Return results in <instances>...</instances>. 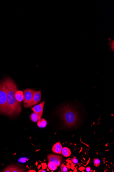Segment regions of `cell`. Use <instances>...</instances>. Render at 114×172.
I'll use <instances>...</instances> for the list:
<instances>
[{
    "mask_svg": "<svg viewBox=\"0 0 114 172\" xmlns=\"http://www.w3.org/2000/svg\"><path fill=\"white\" fill-rule=\"evenodd\" d=\"M7 93V103L8 110V116H13L21 112V103L16 99L15 94L18 90L16 84L11 78L5 80Z\"/></svg>",
    "mask_w": 114,
    "mask_h": 172,
    "instance_id": "obj_1",
    "label": "cell"
},
{
    "mask_svg": "<svg viewBox=\"0 0 114 172\" xmlns=\"http://www.w3.org/2000/svg\"><path fill=\"white\" fill-rule=\"evenodd\" d=\"M60 112L61 118L65 124L67 126H74L78 122L79 120L78 114L68 105L65 104L61 106Z\"/></svg>",
    "mask_w": 114,
    "mask_h": 172,
    "instance_id": "obj_2",
    "label": "cell"
},
{
    "mask_svg": "<svg viewBox=\"0 0 114 172\" xmlns=\"http://www.w3.org/2000/svg\"><path fill=\"white\" fill-rule=\"evenodd\" d=\"M0 113L8 116L7 93L4 80L0 83Z\"/></svg>",
    "mask_w": 114,
    "mask_h": 172,
    "instance_id": "obj_3",
    "label": "cell"
},
{
    "mask_svg": "<svg viewBox=\"0 0 114 172\" xmlns=\"http://www.w3.org/2000/svg\"><path fill=\"white\" fill-rule=\"evenodd\" d=\"M41 91L39 90L38 91H36L32 100L28 104H24V107L28 108L36 105L40 101L41 99Z\"/></svg>",
    "mask_w": 114,
    "mask_h": 172,
    "instance_id": "obj_4",
    "label": "cell"
},
{
    "mask_svg": "<svg viewBox=\"0 0 114 172\" xmlns=\"http://www.w3.org/2000/svg\"><path fill=\"white\" fill-rule=\"evenodd\" d=\"M36 91L32 89H26L24 90V104H28L31 102L34 97V93Z\"/></svg>",
    "mask_w": 114,
    "mask_h": 172,
    "instance_id": "obj_5",
    "label": "cell"
},
{
    "mask_svg": "<svg viewBox=\"0 0 114 172\" xmlns=\"http://www.w3.org/2000/svg\"><path fill=\"white\" fill-rule=\"evenodd\" d=\"M49 162H53L56 166L59 167L61 165L62 162V157L54 154L49 155L47 156Z\"/></svg>",
    "mask_w": 114,
    "mask_h": 172,
    "instance_id": "obj_6",
    "label": "cell"
},
{
    "mask_svg": "<svg viewBox=\"0 0 114 172\" xmlns=\"http://www.w3.org/2000/svg\"><path fill=\"white\" fill-rule=\"evenodd\" d=\"M3 172H26L23 168L17 165H11L8 166L3 171Z\"/></svg>",
    "mask_w": 114,
    "mask_h": 172,
    "instance_id": "obj_7",
    "label": "cell"
},
{
    "mask_svg": "<svg viewBox=\"0 0 114 172\" xmlns=\"http://www.w3.org/2000/svg\"><path fill=\"white\" fill-rule=\"evenodd\" d=\"M45 104V101H43L41 103L34 106L31 108V110L34 112L42 116L43 112V110L44 105Z\"/></svg>",
    "mask_w": 114,
    "mask_h": 172,
    "instance_id": "obj_8",
    "label": "cell"
},
{
    "mask_svg": "<svg viewBox=\"0 0 114 172\" xmlns=\"http://www.w3.org/2000/svg\"><path fill=\"white\" fill-rule=\"evenodd\" d=\"M62 149V146L60 142L54 144L52 148V151L54 153L59 154H62L61 152Z\"/></svg>",
    "mask_w": 114,
    "mask_h": 172,
    "instance_id": "obj_9",
    "label": "cell"
},
{
    "mask_svg": "<svg viewBox=\"0 0 114 172\" xmlns=\"http://www.w3.org/2000/svg\"><path fill=\"white\" fill-rule=\"evenodd\" d=\"M42 117V116L34 112L32 113L30 116V119L32 122L36 123L41 119Z\"/></svg>",
    "mask_w": 114,
    "mask_h": 172,
    "instance_id": "obj_10",
    "label": "cell"
},
{
    "mask_svg": "<svg viewBox=\"0 0 114 172\" xmlns=\"http://www.w3.org/2000/svg\"><path fill=\"white\" fill-rule=\"evenodd\" d=\"M15 96L17 101L21 103L22 101H23L24 98V92L21 90H17L16 91Z\"/></svg>",
    "mask_w": 114,
    "mask_h": 172,
    "instance_id": "obj_11",
    "label": "cell"
},
{
    "mask_svg": "<svg viewBox=\"0 0 114 172\" xmlns=\"http://www.w3.org/2000/svg\"><path fill=\"white\" fill-rule=\"evenodd\" d=\"M61 153L62 155L65 157H68L70 156L71 154V152L70 150L68 148L64 147L62 148V152Z\"/></svg>",
    "mask_w": 114,
    "mask_h": 172,
    "instance_id": "obj_12",
    "label": "cell"
},
{
    "mask_svg": "<svg viewBox=\"0 0 114 172\" xmlns=\"http://www.w3.org/2000/svg\"><path fill=\"white\" fill-rule=\"evenodd\" d=\"M47 122L45 119H41L37 122V125L39 127L44 128L47 125Z\"/></svg>",
    "mask_w": 114,
    "mask_h": 172,
    "instance_id": "obj_13",
    "label": "cell"
},
{
    "mask_svg": "<svg viewBox=\"0 0 114 172\" xmlns=\"http://www.w3.org/2000/svg\"><path fill=\"white\" fill-rule=\"evenodd\" d=\"M48 167L49 169L52 171H54L56 170L58 167L53 162H49L48 164Z\"/></svg>",
    "mask_w": 114,
    "mask_h": 172,
    "instance_id": "obj_14",
    "label": "cell"
},
{
    "mask_svg": "<svg viewBox=\"0 0 114 172\" xmlns=\"http://www.w3.org/2000/svg\"><path fill=\"white\" fill-rule=\"evenodd\" d=\"M93 162L95 166L96 167H98L99 166L100 163H101V161H100L97 158H95Z\"/></svg>",
    "mask_w": 114,
    "mask_h": 172,
    "instance_id": "obj_15",
    "label": "cell"
},
{
    "mask_svg": "<svg viewBox=\"0 0 114 172\" xmlns=\"http://www.w3.org/2000/svg\"><path fill=\"white\" fill-rule=\"evenodd\" d=\"M61 171L63 172H66L68 171V168L66 165H64V164L61 165Z\"/></svg>",
    "mask_w": 114,
    "mask_h": 172,
    "instance_id": "obj_16",
    "label": "cell"
},
{
    "mask_svg": "<svg viewBox=\"0 0 114 172\" xmlns=\"http://www.w3.org/2000/svg\"><path fill=\"white\" fill-rule=\"evenodd\" d=\"M72 163H73L74 164H77L78 163V160L76 158L74 157L73 158L71 159Z\"/></svg>",
    "mask_w": 114,
    "mask_h": 172,
    "instance_id": "obj_17",
    "label": "cell"
},
{
    "mask_svg": "<svg viewBox=\"0 0 114 172\" xmlns=\"http://www.w3.org/2000/svg\"><path fill=\"white\" fill-rule=\"evenodd\" d=\"M70 168L73 170H74V169L75 168V164H73V163H72V164H71V165Z\"/></svg>",
    "mask_w": 114,
    "mask_h": 172,
    "instance_id": "obj_18",
    "label": "cell"
},
{
    "mask_svg": "<svg viewBox=\"0 0 114 172\" xmlns=\"http://www.w3.org/2000/svg\"><path fill=\"white\" fill-rule=\"evenodd\" d=\"M91 168L90 167H87V168H86V171H87V172H89L91 171Z\"/></svg>",
    "mask_w": 114,
    "mask_h": 172,
    "instance_id": "obj_19",
    "label": "cell"
},
{
    "mask_svg": "<svg viewBox=\"0 0 114 172\" xmlns=\"http://www.w3.org/2000/svg\"><path fill=\"white\" fill-rule=\"evenodd\" d=\"M85 169L83 167H81L80 168H79V170H80V171H82L83 170H84Z\"/></svg>",
    "mask_w": 114,
    "mask_h": 172,
    "instance_id": "obj_20",
    "label": "cell"
},
{
    "mask_svg": "<svg viewBox=\"0 0 114 172\" xmlns=\"http://www.w3.org/2000/svg\"><path fill=\"white\" fill-rule=\"evenodd\" d=\"M67 162H68V163L69 164H72V162L71 161L69 160H67Z\"/></svg>",
    "mask_w": 114,
    "mask_h": 172,
    "instance_id": "obj_21",
    "label": "cell"
},
{
    "mask_svg": "<svg viewBox=\"0 0 114 172\" xmlns=\"http://www.w3.org/2000/svg\"><path fill=\"white\" fill-rule=\"evenodd\" d=\"M39 172H46V171L44 170V169L42 168V169L41 170L39 171Z\"/></svg>",
    "mask_w": 114,
    "mask_h": 172,
    "instance_id": "obj_22",
    "label": "cell"
},
{
    "mask_svg": "<svg viewBox=\"0 0 114 172\" xmlns=\"http://www.w3.org/2000/svg\"><path fill=\"white\" fill-rule=\"evenodd\" d=\"M67 168H68V169L70 168V165L68 163H67Z\"/></svg>",
    "mask_w": 114,
    "mask_h": 172,
    "instance_id": "obj_23",
    "label": "cell"
},
{
    "mask_svg": "<svg viewBox=\"0 0 114 172\" xmlns=\"http://www.w3.org/2000/svg\"><path fill=\"white\" fill-rule=\"evenodd\" d=\"M74 169H75V170H74V172H77V167H76V168Z\"/></svg>",
    "mask_w": 114,
    "mask_h": 172,
    "instance_id": "obj_24",
    "label": "cell"
}]
</instances>
